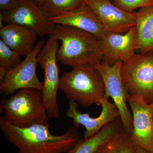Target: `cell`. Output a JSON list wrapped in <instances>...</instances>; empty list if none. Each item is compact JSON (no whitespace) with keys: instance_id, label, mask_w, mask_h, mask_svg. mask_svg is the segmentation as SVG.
Wrapping results in <instances>:
<instances>
[{"instance_id":"cell-1","label":"cell","mask_w":153,"mask_h":153,"mask_svg":"<svg viewBox=\"0 0 153 153\" xmlns=\"http://www.w3.org/2000/svg\"><path fill=\"white\" fill-rule=\"evenodd\" d=\"M50 125L35 124L27 128L13 125L4 116L0 117V129L4 139L18 149L17 153H64L80 139L75 127L61 135L52 134Z\"/></svg>"},{"instance_id":"cell-2","label":"cell","mask_w":153,"mask_h":153,"mask_svg":"<svg viewBox=\"0 0 153 153\" xmlns=\"http://www.w3.org/2000/svg\"><path fill=\"white\" fill-rule=\"evenodd\" d=\"M49 38L61 41L57 52V61L72 68L94 64L102 60L100 42L90 33L77 28L55 25Z\"/></svg>"},{"instance_id":"cell-3","label":"cell","mask_w":153,"mask_h":153,"mask_svg":"<svg viewBox=\"0 0 153 153\" xmlns=\"http://www.w3.org/2000/svg\"><path fill=\"white\" fill-rule=\"evenodd\" d=\"M60 89L69 101L84 107L94 104L99 106L105 94L102 76L94 64L76 66L63 73Z\"/></svg>"},{"instance_id":"cell-4","label":"cell","mask_w":153,"mask_h":153,"mask_svg":"<svg viewBox=\"0 0 153 153\" xmlns=\"http://www.w3.org/2000/svg\"><path fill=\"white\" fill-rule=\"evenodd\" d=\"M0 113L18 127L48 124L49 117L42 91L36 88L21 89L7 98L2 99Z\"/></svg>"},{"instance_id":"cell-5","label":"cell","mask_w":153,"mask_h":153,"mask_svg":"<svg viewBox=\"0 0 153 153\" xmlns=\"http://www.w3.org/2000/svg\"><path fill=\"white\" fill-rule=\"evenodd\" d=\"M122 78L128 96L153 102V53H137L122 63Z\"/></svg>"},{"instance_id":"cell-6","label":"cell","mask_w":153,"mask_h":153,"mask_svg":"<svg viewBox=\"0 0 153 153\" xmlns=\"http://www.w3.org/2000/svg\"><path fill=\"white\" fill-rule=\"evenodd\" d=\"M58 40L49 38L37 57L38 63L44 70V78L42 92L47 114L51 118L60 117L57 102V92L60 89L59 68L57 64Z\"/></svg>"},{"instance_id":"cell-7","label":"cell","mask_w":153,"mask_h":153,"mask_svg":"<svg viewBox=\"0 0 153 153\" xmlns=\"http://www.w3.org/2000/svg\"><path fill=\"white\" fill-rule=\"evenodd\" d=\"M122 62H118L110 66L103 61L95 63L101 74L105 88V98L111 97L117 107L122 122L123 128L131 134L133 130V118L128 107V94L122 78L121 69Z\"/></svg>"},{"instance_id":"cell-8","label":"cell","mask_w":153,"mask_h":153,"mask_svg":"<svg viewBox=\"0 0 153 153\" xmlns=\"http://www.w3.org/2000/svg\"><path fill=\"white\" fill-rule=\"evenodd\" d=\"M45 41L41 40L37 43L30 54L26 56L16 67L6 74L0 82V92L3 95L13 94L16 91L25 88H36L42 90L43 83L38 79L36 73L37 57L44 47Z\"/></svg>"},{"instance_id":"cell-9","label":"cell","mask_w":153,"mask_h":153,"mask_svg":"<svg viewBox=\"0 0 153 153\" xmlns=\"http://www.w3.org/2000/svg\"><path fill=\"white\" fill-rule=\"evenodd\" d=\"M128 102L132 113L133 140L147 153H153V102L139 96H128Z\"/></svg>"},{"instance_id":"cell-10","label":"cell","mask_w":153,"mask_h":153,"mask_svg":"<svg viewBox=\"0 0 153 153\" xmlns=\"http://www.w3.org/2000/svg\"><path fill=\"white\" fill-rule=\"evenodd\" d=\"M83 3L98 17L105 35L123 34L136 26L134 12L123 10L111 0H83Z\"/></svg>"},{"instance_id":"cell-11","label":"cell","mask_w":153,"mask_h":153,"mask_svg":"<svg viewBox=\"0 0 153 153\" xmlns=\"http://www.w3.org/2000/svg\"><path fill=\"white\" fill-rule=\"evenodd\" d=\"M0 19L7 24L12 23L31 29L39 36L49 34L55 25L33 0H20L14 10L1 13Z\"/></svg>"},{"instance_id":"cell-12","label":"cell","mask_w":153,"mask_h":153,"mask_svg":"<svg viewBox=\"0 0 153 153\" xmlns=\"http://www.w3.org/2000/svg\"><path fill=\"white\" fill-rule=\"evenodd\" d=\"M105 63L112 66L118 62H125L133 57L137 51L136 27L123 34L105 35L99 40Z\"/></svg>"},{"instance_id":"cell-13","label":"cell","mask_w":153,"mask_h":153,"mask_svg":"<svg viewBox=\"0 0 153 153\" xmlns=\"http://www.w3.org/2000/svg\"><path fill=\"white\" fill-rule=\"evenodd\" d=\"M78 105L74 102L69 101L66 115V117L72 120L76 128L79 127L80 126H83L85 128L83 135L85 139L94 135L104 126L120 117L114 103L110 102L108 99L105 97L100 100L102 111L100 115L97 117H91L89 113H82L78 110Z\"/></svg>"},{"instance_id":"cell-14","label":"cell","mask_w":153,"mask_h":153,"mask_svg":"<svg viewBox=\"0 0 153 153\" xmlns=\"http://www.w3.org/2000/svg\"><path fill=\"white\" fill-rule=\"evenodd\" d=\"M49 21L55 25H60L77 28L92 34L99 40L105 33L101 22L88 7L83 4L72 10L49 18Z\"/></svg>"},{"instance_id":"cell-15","label":"cell","mask_w":153,"mask_h":153,"mask_svg":"<svg viewBox=\"0 0 153 153\" xmlns=\"http://www.w3.org/2000/svg\"><path fill=\"white\" fill-rule=\"evenodd\" d=\"M38 36L34 30L12 23L0 29L1 40L21 56H27L33 51Z\"/></svg>"},{"instance_id":"cell-16","label":"cell","mask_w":153,"mask_h":153,"mask_svg":"<svg viewBox=\"0 0 153 153\" xmlns=\"http://www.w3.org/2000/svg\"><path fill=\"white\" fill-rule=\"evenodd\" d=\"M137 32V51L141 54L153 53V7L134 12Z\"/></svg>"},{"instance_id":"cell-17","label":"cell","mask_w":153,"mask_h":153,"mask_svg":"<svg viewBox=\"0 0 153 153\" xmlns=\"http://www.w3.org/2000/svg\"><path fill=\"white\" fill-rule=\"evenodd\" d=\"M123 128L120 117L104 126L93 136L79 139L71 150L66 153H94L102 143Z\"/></svg>"},{"instance_id":"cell-18","label":"cell","mask_w":153,"mask_h":153,"mask_svg":"<svg viewBox=\"0 0 153 153\" xmlns=\"http://www.w3.org/2000/svg\"><path fill=\"white\" fill-rule=\"evenodd\" d=\"M137 146L123 128L99 146L94 153H134Z\"/></svg>"},{"instance_id":"cell-19","label":"cell","mask_w":153,"mask_h":153,"mask_svg":"<svg viewBox=\"0 0 153 153\" xmlns=\"http://www.w3.org/2000/svg\"><path fill=\"white\" fill-rule=\"evenodd\" d=\"M83 4V0H45L41 7L50 18L74 10Z\"/></svg>"},{"instance_id":"cell-20","label":"cell","mask_w":153,"mask_h":153,"mask_svg":"<svg viewBox=\"0 0 153 153\" xmlns=\"http://www.w3.org/2000/svg\"><path fill=\"white\" fill-rule=\"evenodd\" d=\"M21 56L0 40V68L7 73L22 62Z\"/></svg>"},{"instance_id":"cell-21","label":"cell","mask_w":153,"mask_h":153,"mask_svg":"<svg viewBox=\"0 0 153 153\" xmlns=\"http://www.w3.org/2000/svg\"><path fill=\"white\" fill-rule=\"evenodd\" d=\"M120 8L130 13L137 9L153 7V0H113Z\"/></svg>"},{"instance_id":"cell-22","label":"cell","mask_w":153,"mask_h":153,"mask_svg":"<svg viewBox=\"0 0 153 153\" xmlns=\"http://www.w3.org/2000/svg\"><path fill=\"white\" fill-rule=\"evenodd\" d=\"M20 0H0V9L2 12L12 10L19 5Z\"/></svg>"},{"instance_id":"cell-23","label":"cell","mask_w":153,"mask_h":153,"mask_svg":"<svg viewBox=\"0 0 153 153\" xmlns=\"http://www.w3.org/2000/svg\"><path fill=\"white\" fill-rule=\"evenodd\" d=\"M134 153H147V152L141 148L137 146Z\"/></svg>"},{"instance_id":"cell-24","label":"cell","mask_w":153,"mask_h":153,"mask_svg":"<svg viewBox=\"0 0 153 153\" xmlns=\"http://www.w3.org/2000/svg\"><path fill=\"white\" fill-rule=\"evenodd\" d=\"M37 5L41 7L43 5L45 0H33Z\"/></svg>"}]
</instances>
